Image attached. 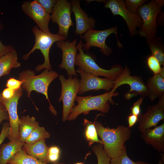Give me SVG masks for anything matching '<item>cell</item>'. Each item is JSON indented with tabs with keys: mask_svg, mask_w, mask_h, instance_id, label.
I'll use <instances>...</instances> for the list:
<instances>
[{
	"mask_svg": "<svg viewBox=\"0 0 164 164\" xmlns=\"http://www.w3.org/2000/svg\"><path fill=\"white\" fill-rule=\"evenodd\" d=\"M84 125L85 127V136L88 142L89 146L91 145L94 142H97L103 145L102 142L98 138L94 121L92 122L84 118Z\"/></svg>",
	"mask_w": 164,
	"mask_h": 164,
	"instance_id": "484cf974",
	"label": "cell"
},
{
	"mask_svg": "<svg viewBox=\"0 0 164 164\" xmlns=\"http://www.w3.org/2000/svg\"><path fill=\"white\" fill-rule=\"evenodd\" d=\"M22 84V82L21 80L14 77H10L7 80L6 86L7 87L16 91L21 88Z\"/></svg>",
	"mask_w": 164,
	"mask_h": 164,
	"instance_id": "d6a6232c",
	"label": "cell"
},
{
	"mask_svg": "<svg viewBox=\"0 0 164 164\" xmlns=\"http://www.w3.org/2000/svg\"><path fill=\"white\" fill-rule=\"evenodd\" d=\"M82 41L80 40L77 46L78 53L76 58L75 65L84 71L96 76H101L113 81L116 80L122 72L124 68L120 65H114L109 70L99 67L90 55L85 54L83 50Z\"/></svg>",
	"mask_w": 164,
	"mask_h": 164,
	"instance_id": "8992f818",
	"label": "cell"
},
{
	"mask_svg": "<svg viewBox=\"0 0 164 164\" xmlns=\"http://www.w3.org/2000/svg\"><path fill=\"white\" fill-rule=\"evenodd\" d=\"M49 14H52L54 7L57 0H36Z\"/></svg>",
	"mask_w": 164,
	"mask_h": 164,
	"instance_id": "1f68e13d",
	"label": "cell"
},
{
	"mask_svg": "<svg viewBox=\"0 0 164 164\" xmlns=\"http://www.w3.org/2000/svg\"><path fill=\"white\" fill-rule=\"evenodd\" d=\"M21 8L23 12L35 22L38 27L45 32H50L49 23L51 15L36 1H25Z\"/></svg>",
	"mask_w": 164,
	"mask_h": 164,
	"instance_id": "9a60e30c",
	"label": "cell"
},
{
	"mask_svg": "<svg viewBox=\"0 0 164 164\" xmlns=\"http://www.w3.org/2000/svg\"><path fill=\"white\" fill-rule=\"evenodd\" d=\"M39 126L38 122L34 117L22 116L20 118L18 126L19 140L24 143L27 138Z\"/></svg>",
	"mask_w": 164,
	"mask_h": 164,
	"instance_id": "603a6c76",
	"label": "cell"
},
{
	"mask_svg": "<svg viewBox=\"0 0 164 164\" xmlns=\"http://www.w3.org/2000/svg\"><path fill=\"white\" fill-rule=\"evenodd\" d=\"M145 85L147 97L151 101L164 96V78L159 74L149 79Z\"/></svg>",
	"mask_w": 164,
	"mask_h": 164,
	"instance_id": "ffe728a7",
	"label": "cell"
},
{
	"mask_svg": "<svg viewBox=\"0 0 164 164\" xmlns=\"http://www.w3.org/2000/svg\"><path fill=\"white\" fill-rule=\"evenodd\" d=\"M81 77L78 94L81 95L91 90H103L108 91L114 87L113 81L99 77L86 72L80 67L76 70Z\"/></svg>",
	"mask_w": 164,
	"mask_h": 164,
	"instance_id": "4fadbf2b",
	"label": "cell"
},
{
	"mask_svg": "<svg viewBox=\"0 0 164 164\" xmlns=\"http://www.w3.org/2000/svg\"><path fill=\"white\" fill-rule=\"evenodd\" d=\"M118 94L117 92L113 93L111 91L96 96H77L75 101L77 104L73 107L67 120H74L80 114H87L92 110L99 111L103 113H108L110 108L109 103H114L112 97L117 96Z\"/></svg>",
	"mask_w": 164,
	"mask_h": 164,
	"instance_id": "3957f363",
	"label": "cell"
},
{
	"mask_svg": "<svg viewBox=\"0 0 164 164\" xmlns=\"http://www.w3.org/2000/svg\"><path fill=\"white\" fill-rule=\"evenodd\" d=\"M60 149L56 146H52L48 149V154L60 155Z\"/></svg>",
	"mask_w": 164,
	"mask_h": 164,
	"instance_id": "ab89813d",
	"label": "cell"
},
{
	"mask_svg": "<svg viewBox=\"0 0 164 164\" xmlns=\"http://www.w3.org/2000/svg\"><path fill=\"white\" fill-rule=\"evenodd\" d=\"M164 119V96L159 98L155 104L148 106L146 112L138 117V129L140 132L158 126L159 122Z\"/></svg>",
	"mask_w": 164,
	"mask_h": 164,
	"instance_id": "5bb4252c",
	"label": "cell"
},
{
	"mask_svg": "<svg viewBox=\"0 0 164 164\" xmlns=\"http://www.w3.org/2000/svg\"><path fill=\"white\" fill-rule=\"evenodd\" d=\"M70 2L72 11L74 14L76 21L75 33L81 36L90 30L94 29L95 20L91 17H89L81 9L80 1L72 0Z\"/></svg>",
	"mask_w": 164,
	"mask_h": 164,
	"instance_id": "e0dca14e",
	"label": "cell"
},
{
	"mask_svg": "<svg viewBox=\"0 0 164 164\" xmlns=\"http://www.w3.org/2000/svg\"><path fill=\"white\" fill-rule=\"evenodd\" d=\"M24 143L19 140L10 141L0 147V164H7L10 159L23 146Z\"/></svg>",
	"mask_w": 164,
	"mask_h": 164,
	"instance_id": "44dd1931",
	"label": "cell"
},
{
	"mask_svg": "<svg viewBox=\"0 0 164 164\" xmlns=\"http://www.w3.org/2000/svg\"><path fill=\"white\" fill-rule=\"evenodd\" d=\"M52 164H65L63 163L59 162L58 161L53 163Z\"/></svg>",
	"mask_w": 164,
	"mask_h": 164,
	"instance_id": "60d3db41",
	"label": "cell"
},
{
	"mask_svg": "<svg viewBox=\"0 0 164 164\" xmlns=\"http://www.w3.org/2000/svg\"><path fill=\"white\" fill-rule=\"evenodd\" d=\"M144 98L140 97L135 103L131 108V114L138 116L141 113V106L143 101Z\"/></svg>",
	"mask_w": 164,
	"mask_h": 164,
	"instance_id": "836d02e7",
	"label": "cell"
},
{
	"mask_svg": "<svg viewBox=\"0 0 164 164\" xmlns=\"http://www.w3.org/2000/svg\"><path fill=\"white\" fill-rule=\"evenodd\" d=\"M7 164H48L28 155L21 148L10 159Z\"/></svg>",
	"mask_w": 164,
	"mask_h": 164,
	"instance_id": "d4e9b609",
	"label": "cell"
},
{
	"mask_svg": "<svg viewBox=\"0 0 164 164\" xmlns=\"http://www.w3.org/2000/svg\"><path fill=\"white\" fill-rule=\"evenodd\" d=\"M77 39H74L73 41L69 40H62L57 42V47L62 51V61L59 65L60 69H64L67 72L69 77L77 76V75L75 69V63L78 49L76 44Z\"/></svg>",
	"mask_w": 164,
	"mask_h": 164,
	"instance_id": "2e32d148",
	"label": "cell"
},
{
	"mask_svg": "<svg viewBox=\"0 0 164 164\" xmlns=\"http://www.w3.org/2000/svg\"><path fill=\"white\" fill-rule=\"evenodd\" d=\"M149 48L161 65L164 67V46L161 39L156 36L146 40Z\"/></svg>",
	"mask_w": 164,
	"mask_h": 164,
	"instance_id": "cb8c5ba5",
	"label": "cell"
},
{
	"mask_svg": "<svg viewBox=\"0 0 164 164\" xmlns=\"http://www.w3.org/2000/svg\"><path fill=\"white\" fill-rule=\"evenodd\" d=\"M73 164H84L82 162H78Z\"/></svg>",
	"mask_w": 164,
	"mask_h": 164,
	"instance_id": "b9f144b4",
	"label": "cell"
},
{
	"mask_svg": "<svg viewBox=\"0 0 164 164\" xmlns=\"http://www.w3.org/2000/svg\"><path fill=\"white\" fill-rule=\"evenodd\" d=\"M164 4V0H152L139 7L137 14L142 20V26L138 32L140 36L147 40L156 36L157 18Z\"/></svg>",
	"mask_w": 164,
	"mask_h": 164,
	"instance_id": "5b68a950",
	"label": "cell"
},
{
	"mask_svg": "<svg viewBox=\"0 0 164 164\" xmlns=\"http://www.w3.org/2000/svg\"><path fill=\"white\" fill-rule=\"evenodd\" d=\"M32 32L35 36L34 44L30 51L23 56V58L25 60H28L31 53L35 50H39L43 56L44 61L42 64L38 65L36 67V70L39 71L44 69L51 70L52 67L50 61L49 53L51 46L55 42L64 40L66 39L58 33L54 34L50 32H43L36 26L33 27Z\"/></svg>",
	"mask_w": 164,
	"mask_h": 164,
	"instance_id": "277c9868",
	"label": "cell"
},
{
	"mask_svg": "<svg viewBox=\"0 0 164 164\" xmlns=\"http://www.w3.org/2000/svg\"><path fill=\"white\" fill-rule=\"evenodd\" d=\"M61 91L58 101L63 103L62 121H65L74 106V101L79 89L80 80L76 77L69 76L66 79L63 75H59Z\"/></svg>",
	"mask_w": 164,
	"mask_h": 164,
	"instance_id": "ba28073f",
	"label": "cell"
},
{
	"mask_svg": "<svg viewBox=\"0 0 164 164\" xmlns=\"http://www.w3.org/2000/svg\"><path fill=\"white\" fill-rule=\"evenodd\" d=\"M92 150L97 157V164H110L111 159L104 150L102 145L100 144L94 145Z\"/></svg>",
	"mask_w": 164,
	"mask_h": 164,
	"instance_id": "f1b7e54d",
	"label": "cell"
},
{
	"mask_svg": "<svg viewBox=\"0 0 164 164\" xmlns=\"http://www.w3.org/2000/svg\"><path fill=\"white\" fill-rule=\"evenodd\" d=\"M138 116L132 114L128 117V127L129 128H132L136 123L138 120Z\"/></svg>",
	"mask_w": 164,
	"mask_h": 164,
	"instance_id": "f35d334b",
	"label": "cell"
},
{
	"mask_svg": "<svg viewBox=\"0 0 164 164\" xmlns=\"http://www.w3.org/2000/svg\"><path fill=\"white\" fill-rule=\"evenodd\" d=\"M148 2V1L146 0H125L124 1L126 9L133 14H137L139 7Z\"/></svg>",
	"mask_w": 164,
	"mask_h": 164,
	"instance_id": "f546056e",
	"label": "cell"
},
{
	"mask_svg": "<svg viewBox=\"0 0 164 164\" xmlns=\"http://www.w3.org/2000/svg\"><path fill=\"white\" fill-rule=\"evenodd\" d=\"M130 73L129 69L125 66L117 78L113 81L114 87L111 91L114 93L121 85L128 84L130 87V90L125 95L127 100L138 95L144 98L147 97L148 93L146 85L142 79L141 77L132 76Z\"/></svg>",
	"mask_w": 164,
	"mask_h": 164,
	"instance_id": "9c48e42d",
	"label": "cell"
},
{
	"mask_svg": "<svg viewBox=\"0 0 164 164\" xmlns=\"http://www.w3.org/2000/svg\"><path fill=\"white\" fill-rule=\"evenodd\" d=\"M9 123L5 122L3 123L0 134V146L5 139L7 138L9 131Z\"/></svg>",
	"mask_w": 164,
	"mask_h": 164,
	"instance_id": "d590c367",
	"label": "cell"
},
{
	"mask_svg": "<svg viewBox=\"0 0 164 164\" xmlns=\"http://www.w3.org/2000/svg\"><path fill=\"white\" fill-rule=\"evenodd\" d=\"M3 28V25L0 22V31ZM14 49V48L11 45H4L0 39V57Z\"/></svg>",
	"mask_w": 164,
	"mask_h": 164,
	"instance_id": "e575fe53",
	"label": "cell"
},
{
	"mask_svg": "<svg viewBox=\"0 0 164 164\" xmlns=\"http://www.w3.org/2000/svg\"><path fill=\"white\" fill-rule=\"evenodd\" d=\"M5 120H9V115L5 107L0 103V125Z\"/></svg>",
	"mask_w": 164,
	"mask_h": 164,
	"instance_id": "74e56055",
	"label": "cell"
},
{
	"mask_svg": "<svg viewBox=\"0 0 164 164\" xmlns=\"http://www.w3.org/2000/svg\"><path fill=\"white\" fill-rule=\"evenodd\" d=\"M117 26L106 29L97 30L91 29L80 36V37L85 41L86 43L83 45L84 50L88 51L91 46L100 49L102 53L105 56H108L112 53V49L108 46L105 43L107 37L112 34H114L117 38V43L119 48H122V45L120 42L118 36Z\"/></svg>",
	"mask_w": 164,
	"mask_h": 164,
	"instance_id": "52a82bcc",
	"label": "cell"
},
{
	"mask_svg": "<svg viewBox=\"0 0 164 164\" xmlns=\"http://www.w3.org/2000/svg\"><path fill=\"white\" fill-rule=\"evenodd\" d=\"M22 149L28 155L44 163L50 162L48 159L49 148L46 144L45 139L40 140L32 144L24 143Z\"/></svg>",
	"mask_w": 164,
	"mask_h": 164,
	"instance_id": "d6986e66",
	"label": "cell"
},
{
	"mask_svg": "<svg viewBox=\"0 0 164 164\" xmlns=\"http://www.w3.org/2000/svg\"><path fill=\"white\" fill-rule=\"evenodd\" d=\"M18 60L17 54L15 49L0 57V77L9 74L12 68L20 67Z\"/></svg>",
	"mask_w": 164,
	"mask_h": 164,
	"instance_id": "7402d4cb",
	"label": "cell"
},
{
	"mask_svg": "<svg viewBox=\"0 0 164 164\" xmlns=\"http://www.w3.org/2000/svg\"><path fill=\"white\" fill-rule=\"evenodd\" d=\"M22 88L15 91L14 96L9 99L3 98L0 93V103L5 108L9 117L10 129L7 137L10 141L19 140L18 126L20 121L17 113L19 100L22 95Z\"/></svg>",
	"mask_w": 164,
	"mask_h": 164,
	"instance_id": "7c38bea8",
	"label": "cell"
},
{
	"mask_svg": "<svg viewBox=\"0 0 164 164\" xmlns=\"http://www.w3.org/2000/svg\"><path fill=\"white\" fill-rule=\"evenodd\" d=\"M71 4L67 0H58L51 15L52 21L56 23L59 29L58 33L67 39L70 27L73 26L71 19Z\"/></svg>",
	"mask_w": 164,
	"mask_h": 164,
	"instance_id": "8fae6325",
	"label": "cell"
},
{
	"mask_svg": "<svg viewBox=\"0 0 164 164\" xmlns=\"http://www.w3.org/2000/svg\"><path fill=\"white\" fill-rule=\"evenodd\" d=\"M50 136L49 133L43 127L39 126L27 138L24 143L32 144L40 140L48 138Z\"/></svg>",
	"mask_w": 164,
	"mask_h": 164,
	"instance_id": "4316f807",
	"label": "cell"
},
{
	"mask_svg": "<svg viewBox=\"0 0 164 164\" xmlns=\"http://www.w3.org/2000/svg\"><path fill=\"white\" fill-rule=\"evenodd\" d=\"M95 120L98 135L103 142L104 149L111 159L121 154L125 143L130 138L131 130L128 127L118 125L116 128L105 127L100 122Z\"/></svg>",
	"mask_w": 164,
	"mask_h": 164,
	"instance_id": "6da1fadb",
	"label": "cell"
},
{
	"mask_svg": "<svg viewBox=\"0 0 164 164\" xmlns=\"http://www.w3.org/2000/svg\"><path fill=\"white\" fill-rule=\"evenodd\" d=\"M16 91L7 87L4 89L2 92L0 93L1 95L3 98L9 99L12 98L14 96Z\"/></svg>",
	"mask_w": 164,
	"mask_h": 164,
	"instance_id": "8d00e7d4",
	"label": "cell"
},
{
	"mask_svg": "<svg viewBox=\"0 0 164 164\" xmlns=\"http://www.w3.org/2000/svg\"><path fill=\"white\" fill-rule=\"evenodd\" d=\"M110 164H152L145 162L139 161L135 162L128 156L126 146L125 145L121 155L118 157L111 159Z\"/></svg>",
	"mask_w": 164,
	"mask_h": 164,
	"instance_id": "83f0119b",
	"label": "cell"
},
{
	"mask_svg": "<svg viewBox=\"0 0 164 164\" xmlns=\"http://www.w3.org/2000/svg\"><path fill=\"white\" fill-rule=\"evenodd\" d=\"M58 76L56 72L52 70L45 69L40 74L36 75L34 71L27 70L20 73L19 78L22 82V88L26 92L27 97L31 98L30 94L32 91L43 94L49 103L50 111L56 116V111L51 104L48 91L51 83Z\"/></svg>",
	"mask_w": 164,
	"mask_h": 164,
	"instance_id": "7a4b0ae2",
	"label": "cell"
},
{
	"mask_svg": "<svg viewBox=\"0 0 164 164\" xmlns=\"http://www.w3.org/2000/svg\"><path fill=\"white\" fill-rule=\"evenodd\" d=\"M145 142L159 152H164V123L160 125L147 129L141 132Z\"/></svg>",
	"mask_w": 164,
	"mask_h": 164,
	"instance_id": "ac0fdd59",
	"label": "cell"
},
{
	"mask_svg": "<svg viewBox=\"0 0 164 164\" xmlns=\"http://www.w3.org/2000/svg\"><path fill=\"white\" fill-rule=\"evenodd\" d=\"M104 7L110 9L114 16L119 15L125 21L130 36L132 37L137 33V28H140L142 20L137 13L133 14L130 12L126 8L124 1L122 0H103Z\"/></svg>",
	"mask_w": 164,
	"mask_h": 164,
	"instance_id": "30bf717a",
	"label": "cell"
},
{
	"mask_svg": "<svg viewBox=\"0 0 164 164\" xmlns=\"http://www.w3.org/2000/svg\"><path fill=\"white\" fill-rule=\"evenodd\" d=\"M147 63L149 68L154 75L159 73L162 68L158 60L152 55L149 56L147 60Z\"/></svg>",
	"mask_w": 164,
	"mask_h": 164,
	"instance_id": "4dcf8cb0",
	"label": "cell"
}]
</instances>
